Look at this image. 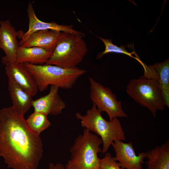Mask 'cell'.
Segmentation results:
<instances>
[{"label": "cell", "instance_id": "3957f363", "mask_svg": "<svg viewBox=\"0 0 169 169\" xmlns=\"http://www.w3.org/2000/svg\"><path fill=\"white\" fill-rule=\"evenodd\" d=\"M23 64L32 75L40 92L46 90L49 85L70 89L86 72L85 70L77 67L65 68L52 65Z\"/></svg>", "mask_w": 169, "mask_h": 169}, {"label": "cell", "instance_id": "8fae6325", "mask_svg": "<svg viewBox=\"0 0 169 169\" xmlns=\"http://www.w3.org/2000/svg\"><path fill=\"white\" fill-rule=\"evenodd\" d=\"M20 31H17L8 20L0 21V49L5 55L2 58L3 64L9 61H16V54L19 47L17 38Z\"/></svg>", "mask_w": 169, "mask_h": 169}, {"label": "cell", "instance_id": "52a82bcc", "mask_svg": "<svg viewBox=\"0 0 169 169\" xmlns=\"http://www.w3.org/2000/svg\"><path fill=\"white\" fill-rule=\"evenodd\" d=\"M89 80L90 100L100 112H106L110 120L128 117L123 109L121 102L117 100L110 88L104 87L91 77H89Z\"/></svg>", "mask_w": 169, "mask_h": 169}, {"label": "cell", "instance_id": "9a60e30c", "mask_svg": "<svg viewBox=\"0 0 169 169\" xmlns=\"http://www.w3.org/2000/svg\"><path fill=\"white\" fill-rule=\"evenodd\" d=\"M8 90L12 105L24 116L32 106V97L14 81L8 79Z\"/></svg>", "mask_w": 169, "mask_h": 169}, {"label": "cell", "instance_id": "4fadbf2b", "mask_svg": "<svg viewBox=\"0 0 169 169\" xmlns=\"http://www.w3.org/2000/svg\"><path fill=\"white\" fill-rule=\"evenodd\" d=\"M60 33L48 30L37 31L19 46L26 48L37 47L52 52L58 42Z\"/></svg>", "mask_w": 169, "mask_h": 169}, {"label": "cell", "instance_id": "7c38bea8", "mask_svg": "<svg viewBox=\"0 0 169 169\" xmlns=\"http://www.w3.org/2000/svg\"><path fill=\"white\" fill-rule=\"evenodd\" d=\"M59 89L57 86L50 85L48 94L33 100L32 106L34 111L55 116L61 113L66 105L58 93Z\"/></svg>", "mask_w": 169, "mask_h": 169}, {"label": "cell", "instance_id": "9c48e42d", "mask_svg": "<svg viewBox=\"0 0 169 169\" xmlns=\"http://www.w3.org/2000/svg\"><path fill=\"white\" fill-rule=\"evenodd\" d=\"M115 153L114 159L118 161L122 169H143L147 152L136 154L132 143H125L121 140L114 141L111 145Z\"/></svg>", "mask_w": 169, "mask_h": 169}, {"label": "cell", "instance_id": "ac0fdd59", "mask_svg": "<svg viewBox=\"0 0 169 169\" xmlns=\"http://www.w3.org/2000/svg\"><path fill=\"white\" fill-rule=\"evenodd\" d=\"M48 115L44 113L34 111L28 116L26 121L31 130L40 135L41 132L51 125Z\"/></svg>", "mask_w": 169, "mask_h": 169}, {"label": "cell", "instance_id": "5b68a950", "mask_svg": "<svg viewBox=\"0 0 169 169\" xmlns=\"http://www.w3.org/2000/svg\"><path fill=\"white\" fill-rule=\"evenodd\" d=\"M75 115L80 120L83 128L100 137L102 141V154L107 152L114 141L126 140L124 132L118 118L109 121L106 120L94 104H93L91 108L87 110L84 115L77 112Z\"/></svg>", "mask_w": 169, "mask_h": 169}, {"label": "cell", "instance_id": "2e32d148", "mask_svg": "<svg viewBox=\"0 0 169 169\" xmlns=\"http://www.w3.org/2000/svg\"><path fill=\"white\" fill-rule=\"evenodd\" d=\"M147 169H169V142L147 152Z\"/></svg>", "mask_w": 169, "mask_h": 169}, {"label": "cell", "instance_id": "6da1fadb", "mask_svg": "<svg viewBox=\"0 0 169 169\" xmlns=\"http://www.w3.org/2000/svg\"><path fill=\"white\" fill-rule=\"evenodd\" d=\"M43 153L40 135L13 106L0 110V156L8 167L37 169Z\"/></svg>", "mask_w": 169, "mask_h": 169}, {"label": "cell", "instance_id": "8992f818", "mask_svg": "<svg viewBox=\"0 0 169 169\" xmlns=\"http://www.w3.org/2000/svg\"><path fill=\"white\" fill-rule=\"evenodd\" d=\"M83 38L79 35L61 32L51 55L44 64L65 68L77 67L82 61L88 51Z\"/></svg>", "mask_w": 169, "mask_h": 169}, {"label": "cell", "instance_id": "277c9868", "mask_svg": "<svg viewBox=\"0 0 169 169\" xmlns=\"http://www.w3.org/2000/svg\"><path fill=\"white\" fill-rule=\"evenodd\" d=\"M126 91L137 103L148 108L154 117L158 110L165 109L164 100L154 69L144 72L138 79L131 80Z\"/></svg>", "mask_w": 169, "mask_h": 169}, {"label": "cell", "instance_id": "e0dca14e", "mask_svg": "<svg viewBox=\"0 0 169 169\" xmlns=\"http://www.w3.org/2000/svg\"><path fill=\"white\" fill-rule=\"evenodd\" d=\"M157 75L165 106L169 107V60L151 65Z\"/></svg>", "mask_w": 169, "mask_h": 169}, {"label": "cell", "instance_id": "44dd1931", "mask_svg": "<svg viewBox=\"0 0 169 169\" xmlns=\"http://www.w3.org/2000/svg\"><path fill=\"white\" fill-rule=\"evenodd\" d=\"M41 169H66L65 166L63 164L58 163L56 164H54L53 163H50L48 166V167L47 169L44 168Z\"/></svg>", "mask_w": 169, "mask_h": 169}, {"label": "cell", "instance_id": "30bf717a", "mask_svg": "<svg viewBox=\"0 0 169 169\" xmlns=\"http://www.w3.org/2000/svg\"><path fill=\"white\" fill-rule=\"evenodd\" d=\"M8 79L14 81L32 97L35 95L38 89L32 75L23 64L16 61H9L3 64Z\"/></svg>", "mask_w": 169, "mask_h": 169}, {"label": "cell", "instance_id": "ffe728a7", "mask_svg": "<svg viewBox=\"0 0 169 169\" xmlns=\"http://www.w3.org/2000/svg\"><path fill=\"white\" fill-rule=\"evenodd\" d=\"M100 169H122L118 162L115 161L109 152L105 153L104 157L100 159Z\"/></svg>", "mask_w": 169, "mask_h": 169}, {"label": "cell", "instance_id": "ba28073f", "mask_svg": "<svg viewBox=\"0 0 169 169\" xmlns=\"http://www.w3.org/2000/svg\"><path fill=\"white\" fill-rule=\"evenodd\" d=\"M27 12L28 19V28L25 33L21 31L19 37L21 40L19 43V45L26 40L32 34L41 30H52L76 34L83 37L85 36L84 33L74 29L72 25H60L54 22L49 23L40 20L36 16L33 5L31 2L28 3Z\"/></svg>", "mask_w": 169, "mask_h": 169}, {"label": "cell", "instance_id": "d6986e66", "mask_svg": "<svg viewBox=\"0 0 169 169\" xmlns=\"http://www.w3.org/2000/svg\"><path fill=\"white\" fill-rule=\"evenodd\" d=\"M100 39L104 43L105 45V49L103 52L98 54L96 57L97 59H100L102 58L105 54L110 53H116L124 54L128 56L134 58L137 60L141 64L142 61L140 59L139 57L137 55L136 57L133 56L132 54H136V53L133 52L131 53L128 52L125 49V46L121 45L120 47H119L112 43V40L109 39H105L102 38L97 37Z\"/></svg>", "mask_w": 169, "mask_h": 169}, {"label": "cell", "instance_id": "7a4b0ae2", "mask_svg": "<svg viewBox=\"0 0 169 169\" xmlns=\"http://www.w3.org/2000/svg\"><path fill=\"white\" fill-rule=\"evenodd\" d=\"M102 144L98 136L84 128L82 134L74 140L70 147V159L65 166L66 169H100V159L98 154L102 152Z\"/></svg>", "mask_w": 169, "mask_h": 169}, {"label": "cell", "instance_id": "5bb4252c", "mask_svg": "<svg viewBox=\"0 0 169 169\" xmlns=\"http://www.w3.org/2000/svg\"><path fill=\"white\" fill-rule=\"evenodd\" d=\"M52 53L37 47L19 46L16 53V61L22 64L44 65L48 60Z\"/></svg>", "mask_w": 169, "mask_h": 169}]
</instances>
